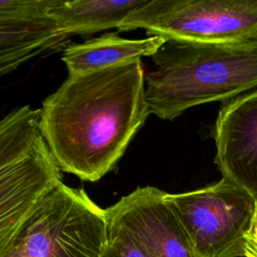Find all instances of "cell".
Returning a JSON list of instances; mask_svg holds the SVG:
<instances>
[{
	"mask_svg": "<svg viewBox=\"0 0 257 257\" xmlns=\"http://www.w3.org/2000/svg\"><path fill=\"white\" fill-rule=\"evenodd\" d=\"M142 59L67 75L39 107L38 130L61 172L96 182L151 114Z\"/></svg>",
	"mask_w": 257,
	"mask_h": 257,
	"instance_id": "1",
	"label": "cell"
},
{
	"mask_svg": "<svg viewBox=\"0 0 257 257\" xmlns=\"http://www.w3.org/2000/svg\"><path fill=\"white\" fill-rule=\"evenodd\" d=\"M145 77L150 113L174 120L193 106L230 101L257 88V39L207 43L167 40Z\"/></svg>",
	"mask_w": 257,
	"mask_h": 257,
	"instance_id": "2",
	"label": "cell"
},
{
	"mask_svg": "<svg viewBox=\"0 0 257 257\" xmlns=\"http://www.w3.org/2000/svg\"><path fill=\"white\" fill-rule=\"evenodd\" d=\"M104 209L81 188L60 182L40 201L3 257H100Z\"/></svg>",
	"mask_w": 257,
	"mask_h": 257,
	"instance_id": "3",
	"label": "cell"
},
{
	"mask_svg": "<svg viewBox=\"0 0 257 257\" xmlns=\"http://www.w3.org/2000/svg\"><path fill=\"white\" fill-rule=\"evenodd\" d=\"M139 28L166 41L253 40L257 39V0H145L117 32Z\"/></svg>",
	"mask_w": 257,
	"mask_h": 257,
	"instance_id": "4",
	"label": "cell"
},
{
	"mask_svg": "<svg viewBox=\"0 0 257 257\" xmlns=\"http://www.w3.org/2000/svg\"><path fill=\"white\" fill-rule=\"evenodd\" d=\"M165 198L197 257L244 256L257 206L247 192L222 178L199 190L166 193Z\"/></svg>",
	"mask_w": 257,
	"mask_h": 257,
	"instance_id": "5",
	"label": "cell"
},
{
	"mask_svg": "<svg viewBox=\"0 0 257 257\" xmlns=\"http://www.w3.org/2000/svg\"><path fill=\"white\" fill-rule=\"evenodd\" d=\"M166 193L137 187L104 209L107 226L127 234L149 257H197Z\"/></svg>",
	"mask_w": 257,
	"mask_h": 257,
	"instance_id": "6",
	"label": "cell"
},
{
	"mask_svg": "<svg viewBox=\"0 0 257 257\" xmlns=\"http://www.w3.org/2000/svg\"><path fill=\"white\" fill-rule=\"evenodd\" d=\"M222 178L257 202V89L226 102L212 133Z\"/></svg>",
	"mask_w": 257,
	"mask_h": 257,
	"instance_id": "7",
	"label": "cell"
},
{
	"mask_svg": "<svg viewBox=\"0 0 257 257\" xmlns=\"http://www.w3.org/2000/svg\"><path fill=\"white\" fill-rule=\"evenodd\" d=\"M60 182L62 172L43 140L31 155L0 174V257L40 201Z\"/></svg>",
	"mask_w": 257,
	"mask_h": 257,
	"instance_id": "8",
	"label": "cell"
},
{
	"mask_svg": "<svg viewBox=\"0 0 257 257\" xmlns=\"http://www.w3.org/2000/svg\"><path fill=\"white\" fill-rule=\"evenodd\" d=\"M165 42L159 36L130 39L121 37L118 32H107L81 43L67 45L61 60L68 75L82 74L142 59L144 56L152 57Z\"/></svg>",
	"mask_w": 257,
	"mask_h": 257,
	"instance_id": "9",
	"label": "cell"
},
{
	"mask_svg": "<svg viewBox=\"0 0 257 257\" xmlns=\"http://www.w3.org/2000/svg\"><path fill=\"white\" fill-rule=\"evenodd\" d=\"M145 0H71L59 2L48 12L56 29L69 37L118 29Z\"/></svg>",
	"mask_w": 257,
	"mask_h": 257,
	"instance_id": "10",
	"label": "cell"
},
{
	"mask_svg": "<svg viewBox=\"0 0 257 257\" xmlns=\"http://www.w3.org/2000/svg\"><path fill=\"white\" fill-rule=\"evenodd\" d=\"M50 19L0 26V76L62 46L67 39Z\"/></svg>",
	"mask_w": 257,
	"mask_h": 257,
	"instance_id": "11",
	"label": "cell"
},
{
	"mask_svg": "<svg viewBox=\"0 0 257 257\" xmlns=\"http://www.w3.org/2000/svg\"><path fill=\"white\" fill-rule=\"evenodd\" d=\"M39 108L17 107L0 119V174L31 155L42 143Z\"/></svg>",
	"mask_w": 257,
	"mask_h": 257,
	"instance_id": "12",
	"label": "cell"
},
{
	"mask_svg": "<svg viewBox=\"0 0 257 257\" xmlns=\"http://www.w3.org/2000/svg\"><path fill=\"white\" fill-rule=\"evenodd\" d=\"M59 0H0V26L43 21Z\"/></svg>",
	"mask_w": 257,
	"mask_h": 257,
	"instance_id": "13",
	"label": "cell"
},
{
	"mask_svg": "<svg viewBox=\"0 0 257 257\" xmlns=\"http://www.w3.org/2000/svg\"><path fill=\"white\" fill-rule=\"evenodd\" d=\"M100 257H149L123 231L107 226V242Z\"/></svg>",
	"mask_w": 257,
	"mask_h": 257,
	"instance_id": "14",
	"label": "cell"
},
{
	"mask_svg": "<svg viewBox=\"0 0 257 257\" xmlns=\"http://www.w3.org/2000/svg\"><path fill=\"white\" fill-rule=\"evenodd\" d=\"M244 257H257V206L252 226L246 235Z\"/></svg>",
	"mask_w": 257,
	"mask_h": 257,
	"instance_id": "15",
	"label": "cell"
}]
</instances>
